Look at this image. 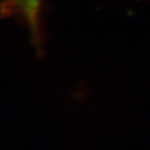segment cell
Returning a JSON list of instances; mask_svg holds the SVG:
<instances>
[{
	"label": "cell",
	"mask_w": 150,
	"mask_h": 150,
	"mask_svg": "<svg viewBox=\"0 0 150 150\" xmlns=\"http://www.w3.org/2000/svg\"><path fill=\"white\" fill-rule=\"evenodd\" d=\"M43 0H2L0 17L16 19L26 26L35 50H42Z\"/></svg>",
	"instance_id": "6da1fadb"
}]
</instances>
